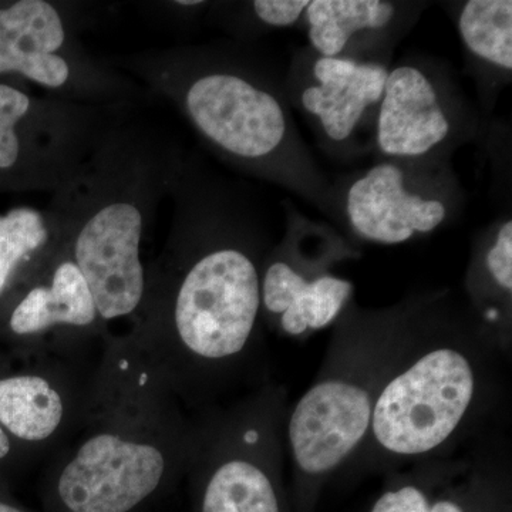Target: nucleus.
<instances>
[{
	"label": "nucleus",
	"instance_id": "nucleus-10",
	"mask_svg": "<svg viewBox=\"0 0 512 512\" xmlns=\"http://www.w3.org/2000/svg\"><path fill=\"white\" fill-rule=\"evenodd\" d=\"M90 376L79 379L63 359L47 355L33 369L0 377V427L13 444L62 448L83 419Z\"/></svg>",
	"mask_w": 512,
	"mask_h": 512
},
{
	"label": "nucleus",
	"instance_id": "nucleus-19",
	"mask_svg": "<svg viewBox=\"0 0 512 512\" xmlns=\"http://www.w3.org/2000/svg\"><path fill=\"white\" fill-rule=\"evenodd\" d=\"M461 42L478 62L503 73L512 70L511 0H470L457 15Z\"/></svg>",
	"mask_w": 512,
	"mask_h": 512
},
{
	"label": "nucleus",
	"instance_id": "nucleus-4",
	"mask_svg": "<svg viewBox=\"0 0 512 512\" xmlns=\"http://www.w3.org/2000/svg\"><path fill=\"white\" fill-rule=\"evenodd\" d=\"M500 352L474 318L439 322L409 311L355 458L392 468L450 456L493 406Z\"/></svg>",
	"mask_w": 512,
	"mask_h": 512
},
{
	"label": "nucleus",
	"instance_id": "nucleus-2",
	"mask_svg": "<svg viewBox=\"0 0 512 512\" xmlns=\"http://www.w3.org/2000/svg\"><path fill=\"white\" fill-rule=\"evenodd\" d=\"M77 439L53 460L67 512H131L187 468L194 424L130 336L107 343L90 376Z\"/></svg>",
	"mask_w": 512,
	"mask_h": 512
},
{
	"label": "nucleus",
	"instance_id": "nucleus-21",
	"mask_svg": "<svg viewBox=\"0 0 512 512\" xmlns=\"http://www.w3.org/2000/svg\"><path fill=\"white\" fill-rule=\"evenodd\" d=\"M13 453V441L10 440L8 434L5 433V430L0 427V463L2 461L8 460L10 454Z\"/></svg>",
	"mask_w": 512,
	"mask_h": 512
},
{
	"label": "nucleus",
	"instance_id": "nucleus-17",
	"mask_svg": "<svg viewBox=\"0 0 512 512\" xmlns=\"http://www.w3.org/2000/svg\"><path fill=\"white\" fill-rule=\"evenodd\" d=\"M59 248L52 211L18 207L0 215V301L28 282Z\"/></svg>",
	"mask_w": 512,
	"mask_h": 512
},
{
	"label": "nucleus",
	"instance_id": "nucleus-7",
	"mask_svg": "<svg viewBox=\"0 0 512 512\" xmlns=\"http://www.w3.org/2000/svg\"><path fill=\"white\" fill-rule=\"evenodd\" d=\"M284 394L264 389L195 424L187 468L200 512H291L282 483Z\"/></svg>",
	"mask_w": 512,
	"mask_h": 512
},
{
	"label": "nucleus",
	"instance_id": "nucleus-11",
	"mask_svg": "<svg viewBox=\"0 0 512 512\" xmlns=\"http://www.w3.org/2000/svg\"><path fill=\"white\" fill-rule=\"evenodd\" d=\"M306 258L282 245L262 262L261 308L269 325L288 338L305 339L328 328L345 312L352 282L333 274L326 259Z\"/></svg>",
	"mask_w": 512,
	"mask_h": 512
},
{
	"label": "nucleus",
	"instance_id": "nucleus-1",
	"mask_svg": "<svg viewBox=\"0 0 512 512\" xmlns=\"http://www.w3.org/2000/svg\"><path fill=\"white\" fill-rule=\"evenodd\" d=\"M178 212L127 333L183 402H201L244 372L258 345L264 259L174 184Z\"/></svg>",
	"mask_w": 512,
	"mask_h": 512
},
{
	"label": "nucleus",
	"instance_id": "nucleus-20",
	"mask_svg": "<svg viewBox=\"0 0 512 512\" xmlns=\"http://www.w3.org/2000/svg\"><path fill=\"white\" fill-rule=\"evenodd\" d=\"M308 0H256L252 2L256 19L271 28H289L305 15Z\"/></svg>",
	"mask_w": 512,
	"mask_h": 512
},
{
	"label": "nucleus",
	"instance_id": "nucleus-5",
	"mask_svg": "<svg viewBox=\"0 0 512 512\" xmlns=\"http://www.w3.org/2000/svg\"><path fill=\"white\" fill-rule=\"evenodd\" d=\"M130 67L229 163L330 207L329 188L302 147L285 100L251 64L217 50L174 49L136 57Z\"/></svg>",
	"mask_w": 512,
	"mask_h": 512
},
{
	"label": "nucleus",
	"instance_id": "nucleus-8",
	"mask_svg": "<svg viewBox=\"0 0 512 512\" xmlns=\"http://www.w3.org/2000/svg\"><path fill=\"white\" fill-rule=\"evenodd\" d=\"M119 121L107 107L35 97L0 79V191H59Z\"/></svg>",
	"mask_w": 512,
	"mask_h": 512
},
{
	"label": "nucleus",
	"instance_id": "nucleus-13",
	"mask_svg": "<svg viewBox=\"0 0 512 512\" xmlns=\"http://www.w3.org/2000/svg\"><path fill=\"white\" fill-rule=\"evenodd\" d=\"M72 42L60 10L46 0H18L0 6V79L22 77L59 92L62 99L82 101L89 92L79 83ZM90 93V92H89ZM84 99V97H83ZM84 103V101H83Z\"/></svg>",
	"mask_w": 512,
	"mask_h": 512
},
{
	"label": "nucleus",
	"instance_id": "nucleus-3",
	"mask_svg": "<svg viewBox=\"0 0 512 512\" xmlns=\"http://www.w3.org/2000/svg\"><path fill=\"white\" fill-rule=\"evenodd\" d=\"M181 164L164 141L120 120L49 210L96 302L101 322L134 319L147 289L141 244Z\"/></svg>",
	"mask_w": 512,
	"mask_h": 512
},
{
	"label": "nucleus",
	"instance_id": "nucleus-23",
	"mask_svg": "<svg viewBox=\"0 0 512 512\" xmlns=\"http://www.w3.org/2000/svg\"><path fill=\"white\" fill-rule=\"evenodd\" d=\"M175 5L178 6H200L202 2H198V0H184V2H175Z\"/></svg>",
	"mask_w": 512,
	"mask_h": 512
},
{
	"label": "nucleus",
	"instance_id": "nucleus-14",
	"mask_svg": "<svg viewBox=\"0 0 512 512\" xmlns=\"http://www.w3.org/2000/svg\"><path fill=\"white\" fill-rule=\"evenodd\" d=\"M456 111L437 77L417 64L387 73L376 120V143L390 160H424L453 137Z\"/></svg>",
	"mask_w": 512,
	"mask_h": 512
},
{
	"label": "nucleus",
	"instance_id": "nucleus-18",
	"mask_svg": "<svg viewBox=\"0 0 512 512\" xmlns=\"http://www.w3.org/2000/svg\"><path fill=\"white\" fill-rule=\"evenodd\" d=\"M396 13V5L384 0H313L303 16L316 55L345 57L357 35L382 32L389 28Z\"/></svg>",
	"mask_w": 512,
	"mask_h": 512
},
{
	"label": "nucleus",
	"instance_id": "nucleus-12",
	"mask_svg": "<svg viewBox=\"0 0 512 512\" xmlns=\"http://www.w3.org/2000/svg\"><path fill=\"white\" fill-rule=\"evenodd\" d=\"M13 303L8 328L15 338L45 343L55 355L104 332L90 286L60 242L59 251L36 272Z\"/></svg>",
	"mask_w": 512,
	"mask_h": 512
},
{
	"label": "nucleus",
	"instance_id": "nucleus-22",
	"mask_svg": "<svg viewBox=\"0 0 512 512\" xmlns=\"http://www.w3.org/2000/svg\"><path fill=\"white\" fill-rule=\"evenodd\" d=\"M0 512H26V511L20 510V508L13 507V505L2 503V501H0Z\"/></svg>",
	"mask_w": 512,
	"mask_h": 512
},
{
	"label": "nucleus",
	"instance_id": "nucleus-9",
	"mask_svg": "<svg viewBox=\"0 0 512 512\" xmlns=\"http://www.w3.org/2000/svg\"><path fill=\"white\" fill-rule=\"evenodd\" d=\"M416 161H382L349 185L345 214L353 234L375 244L399 245L447 221L450 188L429 175H416Z\"/></svg>",
	"mask_w": 512,
	"mask_h": 512
},
{
	"label": "nucleus",
	"instance_id": "nucleus-16",
	"mask_svg": "<svg viewBox=\"0 0 512 512\" xmlns=\"http://www.w3.org/2000/svg\"><path fill=\"white\" fill-rule=\"evenodd\" d=\"M468 293L478 326L501 352L510 349L512 302V221L505 220L477 248Z\"/></svg>",
	"mask_w": 512,
	"mask_h": 512
},
{
	"label": "nucleus",
	"instance_id": "nucleus-15",
	"mask_svg": "<svg viewBox=\"0 0 512 512\" xmlns=\"http://www.w3.org/2000/svg\"><path fill=\"white\" fill-rule=\"evenodd\" d=\"M387 73L382 63L315 53L298 101L326 140L345 143L367 111L380 104Z\"/></svg>",
	"mask_w": 512,
	"mask_h": 512
},
{
	"label": "nucleus",
	"instance_id": "nucleus-6",
	"mask_svg": "<svg viewBox=\"0 0 512 512\" xmlns=\"http://www.w3.org/2000/svg\"><path fill=\"white\" fill-rule=\"evenodd\" d=\"M407 316L397 309L345 316L322 372L285 417L293 512H312L326 481L365 444Z\"/></svg>",
	"mask_w": 512,
	"mask_h": 512
}]
</instances>
